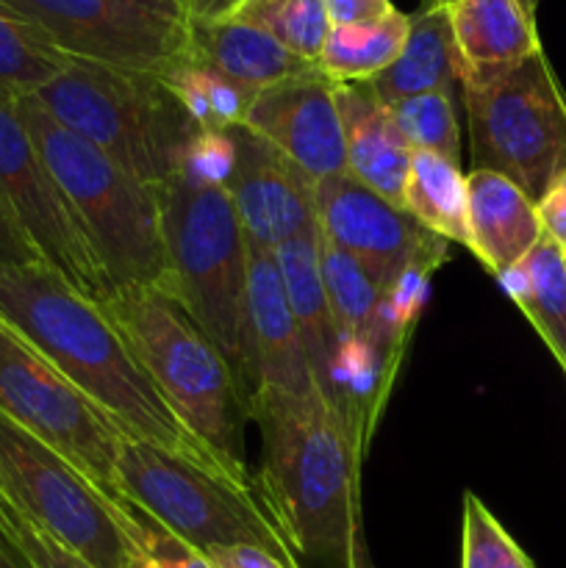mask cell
I'll return each mask as SVG.
<instances>
[{
  "label": "cell",
  "mask_w": 566,
  "mask_h": 568,
  "mask_svg": "<svg viewBox=\"0 0 566 568\" xmlns=\"http://www.w3.org/2000/svg\"><path fill=\"white\" fill-rule=\"evenodd\" d=\"M259 499L300 568H375L358 503V433L314 388H259Z\"/></svg>",
  "instance_id": "1"
},
{
  "label": "cell",
  "mask_w": 566,
  "mask_h": 568,
  "mask_svg": "<svg viewBox=\"0 0 566 568\" xmlns=\"http://www.w3.org/2000/svg\"><path fill=\"white\" fill-rule=\"evenodd\" d=\"M0 320L37 347L117 430L214 475L220 460L181 425L103 305L44 264H0Z\"/></svg>",
  "instance_id": "2"
},
{
  "label": "cell",
  "mask_w": 566,
  "mask_h": 568,
  "mask_svg": "<svg viewBox=\"0 0 566 568\" xmlns=\"http://www.w3.org/2000/svg\"><path fill=\"white\" fill-rule=\"evenodd\" d=\"M231 142L225 131L203 133L189 159L161 186L170 292L186 305L228 364L255 394L247 314V239L225 189Z\"/></svg>",
  "instance_id": "3"
},
{
  "label": "cell",
  "mask_w": 566,
  "mask_h": 568,
  "mask_svg": "<svg viewBox=\"0 0 566 568\" xmlns=\"http://www.w3.org/2000/svg\"><path fill=\"white\" fill-rule=\"evenodd\" d=\"M100 305L181 425L220 460L233 486L255 491L244 464L253 397L186 305L164 286L117 288Z\"/></svg>",
  "instance_id": "4"
},
{
  "label": "cell",
  "mask_w": 566,
  "mask_h": 568,
  "mask_svg": "<svg viewBox=\"0 0 566 568\" xmlns=\"http://www.w3.org/2000/svg\"><path fill=\"white\" fill-rule=\"evenodd\" d=\"M17 111L75 211L111 292L170 286L159 194L61 125L37 94L17 100Z\"/></svg>",
  "instance_id": "5"
},
{
  "label": "cell",
  "mask_w": 566,
  "mask_h": 568,
  "mask_svg": "<svg viewBox=\"0 0 566 568\" xmlns=\"http://www.w3.org/2000/svg\"><path fill=\"white\" fill-rule=\"evenodd\" d=\"M64 128L159 192L189 159L203 128L153 72L78 61L37 92Z\"/></svg>",
  "instance_id": "6"
},
{
  "label": "cell",
  "mask_w": 566,
  "mask_h": 568,
  "mask_svg": "<svg viewBox=\"0 0 566 568\" xmlns=\"http://www.w3.org/2000/svg\"><path fill=\"white\" fill-rule=\"evenodd\" d=\"M117 483L125 503L198 552L244 544L300 568L255 491L233 486L170 449L125 438L117 455Z\"/></svg>",
  "instance_id": "7"
},
{
  "label": "cell",
  "mask_w": 566,
  "mask_h": 568,
  "mask_svg": "<svg viewBox=\"0 0 566 568\" xmlns=\"http://www.w3.org/2000/svg\"><path fill=\"white\" fill-rule=\"evenodd\" d=\"M469 120L472 170L499 172L538 203L566 170V94L544 50L461 81Z\"/></svg>",
  "instance_id": "8"
},
{
  "label": "cell",
  "mask_w": 566,
  "mask_h": 568,
  "mask_svg": "<svg viewBox=\"0 0 566 568\" xmlns=\"http://www.w3.org/2000/svg\"><path fill=\"white\" fill-rule=\"evenodd\" d=\"M0 494L31 525L94 568H125L117 508L81 469L0 414Z\"/></svg>",
  "instance_id": "9"
},
{
  "label": "cell",
  "mask_w": 566,
  "mask_h": 568,
  "mask_svg": "<svg viewBox=\"0 0 566 568\" xmlns=\"http://www.w3.org/2000/svg\"><path fill=\"white\" fill-rule=\"evenodd\" d=\"M0 414L81 469L111 503H125L117 483V455L125 436L3 320Z\"/></svg>",
  "instance_id": "10"
},
{
  "label": "cell",
  "mask_w": 566,
  "mask_h": 568,
  "mask_svg": "<svg viewBox=\"0 0 566 568\" xmlns=\"http://www.w3.org/2000/svg\"><path fill=\"white\" fill-rule=\"evenodd\" d=\"M0 203L67 286L94 303L109 297L103 266L9 94H0Z\"/></svg>",
  "instance_id": "11"
},
{
  "label": "cell",
  "mask_w": 566,
  "mask_h": 568,
  "mask_svg": "<svg viewBox=\"0 0 566 568\" xmlns=\"http://www.w3.org/2000/svg\"><path fill=\"white\" fill-rule=\"evenodd\" d=\"M320 236L353 255L388 297H416L447 258V242L350 175L314 183Z\"/></svg>",
  "instance_id": "12"
},
{
  "label": "cell",
  "mask_w": 566,
  "mask_h": 568,
  "mask_svg": "<svg viewBox=\"0 0 566 568\" xmlns=\"http://www.w3.org/2000/svg\"><path fill=\"white\" fill-rule=\"evenodd\" d=\"M78 61L166 75L189 59V26L131 0H0Z\"/></svg>",
  "instance_id": "13"
},
{
  "label": "cell",
  "mask_w": 566,
  "mask_h": 568,
  "mask_svg": "<svg viewBox=\"0 0 566 568\" xmlns=\"http://www.w3.org/2000/svg\"><path fill=\"white\" fill-rule=\"evenodd\" d=\"M225 136L231 142L225 189L250 247L275 253L289 239L320 233L314 181L247 125L228 128Z\"/></svg>",
  "instance_id": "14"
},
{
  "label": "cell",
  "mask_w": 566,
  "mask_h": 568,
  "mask_svg": "<svg viewBox=\"0 0 566 568\" xmlns=\"http://www.w3.org/2000/svg\"><path fill=\"white\" fill-rule=\"evenodd\" d=\"M242 125L266 139L314 183L347 175V148L333 81L320 70L255 92Z\"/></svg>",
  "instance_id": "15"
},
{
  "label": "cell",
  "mask_w": 566,
  "mask_h": 568,
  "mask_svg": "<svg viewBox=\"0 0 566 568\" xmlns=\"http://www.w3.org/2000/svg\"><path fill=\"white\" fill-rule=\"evenodd\" d=\"M247 314L253 344L255 392L277 388L289 394H311L316 386L300 344L292 305L283 288L275 253L247 244Z\"/></svg>",
  "instance_id": "16"
},
{
  "label": "cell",
  "mask_w": 566,
  "mask_h": 568,
  "mask_svg": "<svg viewBox=\"0 0 566 568\" xmlns=\"http://www.w3.org/2000/svg\"><path fill=\"white\" fill-rule=\"evenodd\" d=\"M333 94L344 128L347 175L403 209L414 150L400 133L392 109L377 100L370 83H333Z\"/></svg>",
  "instance_id": "17"
},
{
  "label": "cell",
  "mask_w": 566,
  "mask_h": 568,
  "mask_svg": "<svg viewBox=\"0 0 566 568\" xmlns=\"http://www.w3.org/2000/svg\"><path fill=\"white\" fill-rule=\"evenodd\" d=\"M458 78H481L508 70L542 50L536 17L519 0H444Z\"/></svg>",
  "instance_id": "18"
},
{
  "label": "cell",
  "mask_w": 566,
  "mask_h": 568,
  "mask_svg": "<svg viewBox=\"0 0 566 568\" xmlns=\"http://www.w3.org/2000/svg\"><path fill=\"white\" fill-rule=\"evenodd\" d=\"M469 189V250L499 277L519 264L544 236L536 203L499 172L472 170Z\"/></svg>",
  "instance_id": "19"
},
{
  "label": "cell",
  "mask_w": 566,
  "mask_h": 568,
  "mask_svg": "<svg viewBox=\"0 0 566 568\" xmlns=\"http://www.w3.org/2000/svg\"><path fill=\"white\" fill-rule=\"evenodd\" d=\"M275 261L311 375L322 394L336 405L338 333L333 325L331 308H327L325 283H322L320 272V233L289 239L275 250Z\"/></svg>",
  "instance_id": "20"
},
{
  "label": "cell",
  "mask_w": 566,
  "mask_h": 568,
  "mask_svg": "<svg viewBox=\"0 0 566 568\" xmlns=\"http://www.w3.org/2000/svg\"><path fill=\"white\" fill-rule=\"evenodd\" d=\"M189 50H192V59L214 67L216 72L250 92H261V89L316 70V64L294 55L270 33L247 22L231 20V17L189 22Z\"/></svg>",
  "instance_id": "21"
},
{
  "label": "cell",
  "mask_w": 566,
  "mask_h": 568,
  "mask_svg": "<svg viewBox=\"0 0 566 568\" xmlns=\"http://www.w3.org/2000/svg\"><path fill=\"white\" fill-rule=\"evenodd\" d=\"M370 87L388 109L400 100L427 92H442L453 98L455 89L461 87V78L444 0H427L416 14H411L403 53L386 72L370 81Z\"/></svg>",
  "instance_id": "22"
},
{
  "label": "cell",
  "mask_w": 566,
  "mask_h": 568,
  "mask_svg": "<svg viewBox=\"0 0 566 568\" xmlns=\"http://www.w3.org/2000/svg\"><path fill=\"white\" fill-rule=\"evenodd\" d=\"M320 272L338 342L366 344L375 353H381L383 347H394V336L405 325L394 314L392 297L375 286V281L366 275V270L353 255L342 253L322 236Z\"/></svg>",
  "instance_id": "23"
},
{
  "label": "cell",
  "mask_w": 566,
  "mask_h": 568,
  "mask_svg": "<svg viewBox=\"0 0 566 568\" xmlns=\"http://www.w3.org/2000/svg\"><path fill=\"white\" fill-rule=\"evenodd\" d=\"M505 294L530 320L549 353L566 361V253L542 236L536 247L497 277Z\"/></svg>",
  "instance_id": "24"
},
{
  "label": "cell",
  "mask_w": 566,
  "mask_h": 568,
  "mask_svg": "<svg viewBox=\"0 0 566 568\" xmlns=\"http://www.w3.org/2000/svg\"><path fill=\"white\" fill-rule=\"evenodd\" d=\"M403 209L444 242L469 247V189L455 161L416 150L411 155Z\"/></svg>",
  "instance_id": "25"
},
{
  "label": "cell",
  "mask_w": 566,
  "mask_h": 568,
  "mask_svg": "<svg viewBox=\"0 0 566 568\" xmlns=\"http://www.w3.org/2000/svg\"><path fill=\"white\" fill-rule=\"evenodd\" d=\"M411 14L394 9L370 26H331L316 70L333 83H370L397 61L408 39Z\"/></svg>",
  "instance_id": "26"
},
{
  "label": "cell",
  "mask_w": 566,
  "mask_h": 568,
  "mask_svg": "<svg viewBox=\"0 0 566 568\" xmlns=\"http://www.w3.org/2000/svg\"><path fill=\"white\" fill-rule=\"evenodd\" d=\"M70 64L42 28L0 3V94L14 100L37 94Z\"/></svg>",
  "instance_id": "27"
},
{
  "label": "cell",
  "mask_w": 566,
  "mask_h": 568,
  "mask_svg": "<svg viewBox=\"0 0 566 568\" xmlns=\"http://www.w3.org/2000/svg\"><path fill=\"white\" fill-rule=\"evenodd\" d=\"M161 78L178 94V100L186 105V111L203 128V133H222L233 125H242L244 114L255 98V92L239 87L236 81L216 72L214 67L192 59V53L183 64H178L175 70Z\"/></svg>",
  "instance_id": "28"
},
{
  "label": "cell",
  "mask_w": 566,
  "mask_h": 568,
  "mask_svg": "<svg viewBox=\"0 0 566 568\" xmlns=\"http://www.w3.org/2000/svg\"><path fill=\"white\" fill-rule=\"evenodd\" d=\"M225 17L270 33L311 64H316L331 31L325 0H236Z\"/></svg>",
  "instance_id": "29"
},
{
  "label": "cell",
  "mask_w": 566,
  "mask_h": 568,
  "mask_svg": "<svg viewBox=\"0 0 566 568\" xmlns=\"http://www.w3.org/2000/svg\"><path fill=\"white\" fill-rule=\"evenodd\" d=\"M392 114L414 153L416 150L420 153H436L458 164V116H455V105L449 94L427 92L416 94V98H405L392 105Z\"/></svg>",
  "instance_id": "30"
},
{
  "label": "cell",
  "mask_w": 566,
  "mask_h": 568,
  "mask_svg": "<svg viewBox=\"0 0 566 568\" xmlns=\"http://www.w3.org/2000/svg\"><path fill=\"white\" fill-rule=\"evenodd\" d=\"M461 568H536L477 494H464Z\"/></svg>",
  "instance_id": "31"
},
{
  "label": "cell",
  "mask_w": 566,
  "mask_h": 568,
  "mask_svg": "<svg viewBox=\"0 0 566 568\" xmlns=\"http://www.w3.org/2000/svg\"><path fill=\"white\" fill-rule=\"evenodd\" d=\"M117 516L125 532V568H214L203 552L166 532L131 503H122Z\"/></svg>",
  "instance_id": "32"
},
{
  "label": "cell",
  "mask_w": 566,
  "mask_h": 568,
  "mask_svg": "<svg viewBox=\"0 0 566 568\" xmlns=\"http://www.w3.org/2000/svg\"><path fill=\"white\" fill-rule=\"evenodd\" d=\"M0 532L14 544L17 552L28 560L31 568H94L70 549L61 547L59 541L39 530L37 525L17 514L9 503L3 499V510H0Z\"/></svg>",
  "instance_id": "33"
},
{
  "label": "cell",
  "mask_w": 566,
  "mask_h": 568,
  "mask_svg": "<svg viewBox=\"0 0 566 568\" xmlns=\"http://www.w3.org/2000/svg\"><path fill=\"white\" fill-rule=\"evenodd\" d=\"M536 211L544 236L553 239V242L566 253V170L560 172V175H555V181L549 183L547 192L538 197Z\"/></svg>",
  "instance_id": "34"
},
{
  "label": "cell",
  "mask_w": 566,
  "mask_h": 568,
  "mask_svg": "<svg viewBox=\"0 0 566 568\" xmlns=\"http://www.w3.org/2000/svg\"><path fill=\"white\" fill-rule=\"evenodd\" d=\"M394 9L397 6L392 0H325L331 26H370L392 14Z\"/></svg>",
  "instance_id": "35"
},
{
  "label": "cell",
  "mask_w": 566,
  "mask_h": 568,
  "mask_svg": "<svg viewBox=\"0 0 566 568\" xmlns=\"http://www.w3.org/2000/svg\"><path fill=\"white\" fill-rule=\"evenodd\" d=\"M203 555L214 568H292L283 564V560H277L275 555L266 552V549L244 547V544L205 549Z\"/></svg>",
  "instance_id": "36"
},
{
  "label": "cell",
  "mask_w": 566,
  "mask_h": 568,
  "mask_svg": "<svg viewBox=\"0 0 566 568\" xmlns=\"http://www.w3.org/2000/svg\"><path fill=\"white\" fill-rule=\"evenodd\" d=\"M0 264H42V258H39L37 250L31 247V242L22 236L20 227L14 225V220L6 214L3 203H0Z\"/></svg>",
  "instance_id": "37"
},
{
  "label": "cell",
  "mask_w": 566,
  "mask_h": 568,
  "mask_svg": "<svg viewBox=\"0 0 566 568\" xmlns=\"http://www.w3.org/2000/svg\"><path fill=\"white\" fill-rule=\"evenodd\" d=\"M131 3L142 6V9L155 11L161 17H170V20L186 22L192 20V9H189V0H131Z\"/></svg>",
  "instance_id": "38"
},
{
  "label": "cell",
  "mask_w": 566,
  "mask_h": 568,
  "mask_svg": "<svg viewBox=\"0 0 566 568\" xmlns=\"http://www.w3.org/2000/svg\"><path fill=\"white\" fill-rule=\"evenodd\" d=\"M233 3L236 0H189V9H192V20H214V17H225Z\"/></svg>",
  "instance_id": "39"
},
{
  "label": "cell",
  "mask_w": 566,
  "mask_h": 568,
  "mask_svg": "<svg viewBox=\"0 0 566 568\" xmlns=\"http://www.w3.org/2000/svg\"><path fill=\"white\" fill-rule=\"evenodd\" d=\"M0 568H31L28 560L14 549V544L0 532Z\"/></svg>",
  "instance_id": "40"
},
{
  "label": "cell",
  "mask_w": 566,
  "mask_h": 568,
  "mask_svg": "<svg viewBox=\"0 0 566 568\" xmlns=\"http://www.w3.org/2000/svg\"><path fill=\"white\" fill-rule=\"evenodd\" d=\"M519 3H522V9L530 11V14L536 17V9H538V3H542V0H519Z\"/></svg>",
  "instance_id": "41"
},
{
  "label": "cell",
  "mask_w": 566,
  "mask_h": 568,
  "mask_svg": "<svg viewBox=\"0 0 566 568\" xmlns=\"http://www.w3.org/2000/svg\"><path fill=\"white\" fill-rule=\"evenodd\" d=\"M0 503H3V494H0Z\"/></svg>",
  "instance_id": "42"
},
{
  "label": "cell",
  "mask_w": 566,
  "mask_h": 568,
  "mask_svg": "<svg viewBox=\"0 0 566 568\" xmlns=\"http://www.w3.org/2000/svg\"><path fill=\"white\" fill-rule=\"evenodd\" d=\"M0 510H3V503H0Z\"/></svg>",
  "instance_id": "43"
},
{
  "label": "cell",
  "mask_w": 566,
  "mask_h": 568,
  "mask_svg": "<svg viewBox=\"0 0 566 568\" xmlns=\"http://www.w3.org/2000/svg\"><path fill=\"white\" fill-rule=\"evenodd\" d=\"M564 369H566V361H564Z\"/></svg>",
  "instance_id": "44"
}]
</instances>
